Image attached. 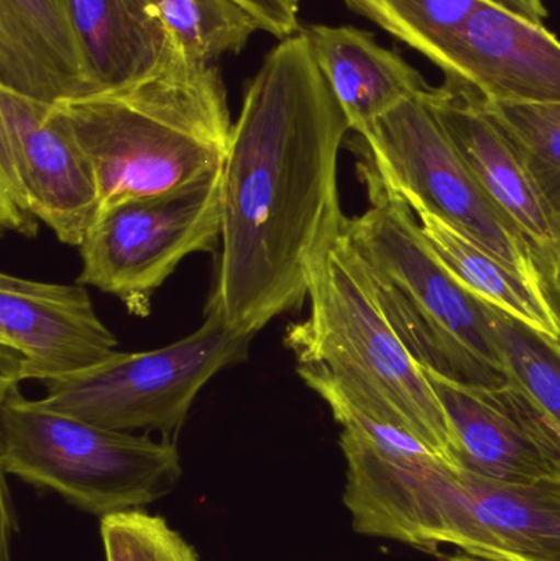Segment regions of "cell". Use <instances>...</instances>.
<instances>
[{
  "label": "cell",
  "mask_w": 560,
  "mask_h": 561,
  "mask_svg": "<svg viewBox=\"0 0 560 561\" xmlns=\"http://www.w3.org/2000/svg\"><path fill=\"white\" fill-rule=\"evenodd\" d=\"M260 23L262 30L285 39L298 30L299 0H232Z\"/></svg>",
  "instance_id": "obj_24"
},
{
  "label": "cell",
  "mask_w": 560,
  "mask_h": 561,
  "mask_svg": "<svg viewBox=\"0 0 560 561\" xmlns=\"http://www.w3.org/2000/svg\"><path fill=\"white\" fill-rule=\"evenodd\" d=\"M309 312L285 329L299 378L331 386L361 414L420 440L450 468L456 438L446 411L358 272L344 232L311 276Z\"/></svg>",
  "instance_id": "obj_4"
},
{
  "label": "cell",
  "mask_w": 560,
  "mask_h": 561,
  "mask_svg": "<svg viewBox=\"0 0 560 561\" xmlns=\"http://www.w3.org/2000/svg\"><path fill=\"white\" fill-rule=\"evenodd\" d=\"M252 335L206 312L199 329L147 352H115L78 375L43 382L48 408L121 432H158L168 438L186 424L204 386L249 358Z\"/></svg>",
  "instance_id": "obj_8"
},
{
  "label": "cell",
  "mask_w": 560,
  "mask_h": 561,
  "mask_svg": "<svg viewBox=\"0 0 560 561\" xmlns=\"http://www.w3.org/2000/svg\"><path fill=\"white\" fill-rule=\"evenodd\" d=\"M508 381L515 382L560 435V345L487 304Z\"/></svg>",
  "instance_id": "obj_21"
},
{
  "label": "cell",
  "mask_w": 560,
  "mask_h": 561,
  "mask_svg": "<svg viewBox=\"0 0 560 561\" xmlns=\"http://www.w3.org/2000/svg\"><path fill=\"white\" fill-rule=\"evenodd\" d=\"M117 346L84 284L0 276V386L78 375Z\"/></svg>",
  "instance_id": "obj_11"
},
{
  "label": "cell",
  "mask_w": 560,
  "mask_h": 561,
  "mask_svg": "<svg viewBox=\"0 0 560 561\" xmlns=\"http://www.w3.org/2000/svg\"><path fill=\"white\" fill-rule=\"evenodd\" d=\"M446 84L487 102L560 104V42L541 22L480 0L460 33Z\"/></svg>",
  "instance_id": "obj_14"
},
{
  "label": "cell",
  "mask_w": 560,
  "mask_h": 561,
  "mask_svg": "<svg viewBox=\"0 0 560 561\" xmlns=\"http://www.w3.org/2000/svg\"><path fill=\"white\" fill-rule=\"evenodd\" d=\"M0 89L53 105L92 94L68 0H0Z\"/></svg>",
  "instance_id": "obj_15"
},
{
  "label": "cell",
  "mask_w": 560,
  "mask_h": 561,
  "mask_svg": "<svg viewBox=\"0 0 560 561\" xmlns=\"http://www.w3.org/2000/svg\"><path fill=\"white\" fill-rule=\"evenodd\" d=\"M105 561H199L196 550L160 516L144 511L101 519Z\"/></svg>",
  "instance_id": "obj_23"
},
{
  "label": "cell",
  "mask_w": 560,
  "mask_h": 561,
  "mask_svg": "<svg viewBox=\"0 0 560 561\" xmlns=\"http://www.w3.org/2000/svg\"><path fill=\"white\" fill-rule=\"evenodd\" d=\"M348 9L426 56L444 75L480 0H344Z\"/></svg>",
  "instance_id": "obj_19"
},
{
  "label": "cell",
  "mask_w": 560,
  "mask_h": 561,
  "mask_svg": "<svg viewBox=\"0 0 560 561\" xmlns=\"http://www.w3.org/2000/svg\"><path fill=\"white\" fill-rule=\"evenodd\" d=\"M362 216L345 217L358 272L418 365L466 386L508 382L487 304L467 293L424 242L407 204L368 194Z\"/></svg>",
  "instance_id": "obj_5"
},
{
  "label": "cell",
  "mask_w": 560,
  "mask_h": 561,
  "mask_svg": "<svg viewBox=\"0 0 560 561\" xmlns=\"http://www.w3.org/2000/svg\"><path fill=\"white\" fill-rule=\"evenodd\" d=\"M222 170L167 193L101 207L84 240L78 283L117 297L132 316H150L153 294L196 253L217 255Z\"/></svg>",
  "instance_id": "obj_9"
},
{
  "label": "cell",
  "mask_w": 560,
  "mask_h": 561,
  "mask_svg": "<svg viewBox=\"0 0 560 561\" xmlns=\"http://www.w3.org/2000/svg\"><path fill=\"white\" fill-rule=\"evenodd\" d=\"M431 89L358 135L357 168L367 193L439 217L539 287L532 250L480 190L431 105Z\"/></svg>",
  "instance_id": "obj_7"
},
{
  "label": "cell",
  "mask_w": 560,
  "mask_h": 561,
  "mask_svg": "<svg viewBox=\"0 0 560 561\" xmlns=\"http://www.w3.org/2000/svg\"><path fill=\"white\" fill-rule=\"evenodd\" d=\"M347 117L308 33L282 39L243 98L222 167V230L206 312L255 336L308 300L344 232L338 186Z\"/></svg>",
  "instance_id": "obj_1"
},
{
  "label": "cell",
  "mask_w": 560,
  "mask_h": 561,
  "mask_svg": "<svg viewBox=\"0 0 560 561\" xmlns=\"http://www.w3.org/2000/svg\"><path fill=\"white\" fill-rule=\"evenodd\" d=\"M426 375L449 419L460 470L505 483L560 481V435L515 382L466 386Z\"/></svg>",
  "instance_id": "obj_12"
},
{
  "label": "cell",
  "mask_w": 560,
  "mask_h": 561,
  "mask_svg": "<svg viewBox=\"0 0 560 561\" xmlns=\"http://www.w3.org/2000/svg\"><path fill=\"white\" fill-rule=\"evenodd\" d=\"M539 289H541L542 297L548 302L549 309H551L552 316H555L560 329V260L555 272L539 278Z\"/></svg>",
  "instance_id": "obj_25"
},
{
  "label": "cell",
  "mask_w": 560,
  "mask_h": 561,
  "mask_svg": "<svg viewBox=\"0 0 560 561\" xmlns=\"http://www.w3.org/2000/svg\"><path fill=\"white\" fill-rule=\"evenodd\" d=\"M479 102L518 151L560 230V104Z\"/></svg>",
  "instance_id": "obj_22"
},
{
  "label": "cell",
  "mask_w": 560,
  "mask_h": 561,
  "mask_svg": "<svg viewBox=\"0 0 560 561\" xmlns=\"http://www.w3.org/2000/svg\"><path fill=\"white\" fill-rule=\"evenodd\" d=\"M443 561H490L483 559H477V557L469 556V553H457V556L447 557L446 560Z\"/></svg>",
  "instance_id": "obj_27"
},
{
  "label": "cell",
  "mask_w": 560,
  "mask_h": 561,
  "mask_svg": "<svg viewBox=\"0 0 560 561\" xmlns=\"http://www.w3.org/2000/svg\"><path fill=\"white\" fill-rule=\"evenodd\" d=\"M171 45L197 62L237 55L260 23L232 0H150Z\"/></svg>",
  "instance_id": "obj_20"
},
{
  "label": "cell",
  "mask_w": 560,
  "mask_h": 561,
  "mask_svg": "<svg viewBox=\"0 0 560 561\" xmlns=\"http://www.w3.org/2000/svg\"><path fill=\"white\" fill-rule=\"evenodd\" d=\"M92 94L153 72L171 49L150 0H68Z\"/></svg>",
  "instance_id": "obj_17"
},
{
  "label": "cell",
  "mask_w": 560,
  "mask_h": 561,
  "mask_svg": "<svg viewBox=\"0 0 560 561\" xmlns=\"http://www.w3.org/2000/svg\"><path fill=\"white\" fill-rule=\"evenodd\" d=\"M305 32L319 69L357 135L401 102L430 89L403 56L364 30L316 25Z\"/></svg>",
  "instance_id": "obj_16"
},
{
  "label": "cell",
  "mask_w": 560,
  "mask_h": 561,
  "mask_svg": "<svg viewBox=\"0 0 560 561\" xmlns=\"http://www.w3.org/2000/svg\"><path fill=\"white\" fill-rule=\"evenodd\" d=\"M430 101L480 190L532 250L538 278L555 272L560 230L512 141L466 89H431Z\"/></svg>",
  "instance_id": "obj_13"
},
{
  "label": "cell",
  "mask_w": 560,
  "mask_h": 561,
  "mask_svg": "<svg viewBox=\"0 0 560 561\" xmlns=\"http://www.w3.org/2000/svg\"><path fill=\"white\" fill-rule=\"evenodd\" d=\"M55 108L94 170L101 207L219 173L233 128L219 69L174 45L145 78Z\"/></svg>",
  "instance_id": "obj_3"
},
{
  "label": "cell",
  "mask_w": 560,
  "mask_h": 561,
  "mask_svg": "<svg viewBox=\"0 0 560 561\" xmlns=\"http://www.w3.org/2000/svg\"><path fill=\"white\" fill-rule=\"evenodd\" d=\"M490 2L499 3L518 15L526 19L535 20V22H545L548 16L545 0H490Z\"/></svg>",
  "instance_id": "obj_26"
},
{
  "label": "cell",
  "mask_w": 560,
  "mask_h": 561,
  "mask_svg": "<svg viewBox=\"0 0 560 561\" xmlns=\"http://www.w3.org/2000/svg\"><path fill=\"white\" fill-rule=\"evenodd\" d=\"M0 468L101 519L163 500L183 477L174 442L65 414L20 385L0 386Z\"/></svg>",
  "instance_id": "obj_6"
},
{
  "label": "cell",
  "mask_w": 560,
  "mask_h": 561,
  "mask_svg": "<svg viewBox=\"0 0 560 561\" xmlns=\"http://www.w3.org/2000/svg\"><path fill=\"white\" fill-rule=\"evenodd\" d=\"M101 209L94 170L55 105L0 89V226L26 239L45 224L79 247Z\"/></svg>",
  "instance_id": "obj_10"
},
{
  "label": "cell",
  "mask_w": 560,
  "mask_h": 561,
  "mask_svg": "<svg viewBox=\"0 0 560 561\" xmlns=\"http://www.w3.org/2000/svg\"><path fill=\"white\" fill-rule=\"evenodd\" d=\"M344 504L355 533L434 553L560 561V481L505 483L447 467L426 448L388 450L342 428Z\"/></svg>",
  "instance_id": "obj_2"
},
{
  "label": "cell",
  "mask_w": 560,
  "mask_h": 561,
  "mask_svg": "<svg viewBox=\"0 0 560 561\" xmlns=\"http://www.w3.org/2000/svg\"><path fill=\"white\" fill-rule=\"evenodd\" d=\"M413 214L431 252L467 293L559 343L558 322L539 287L460 236L439 217L424 210Z\"/></svg>",
  "instance_id": "obj_18"
}]
</instances>
